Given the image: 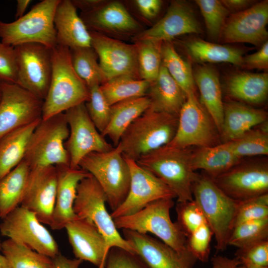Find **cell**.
I'll list each match as a JSON object with an SVG mask.
<instances>
[{
	"label": "cell",
	"mask_w": 268,
	"mask_h": 268,
	"mask_svg": "<svg viewBox=\"0 0 268 268\" xmlns=\"http://www.w3.org/2000/svg\"><path fill=\"white\" fill-rule=\"evenodd\" d=\"M174 204L172 198L157 200L140 210L115 218L114 221L118 229L154 234L194 265L197 260L188 250L186 236L177 222L171 219L170 212Z\"/></svg>",
	"instance_id": "1"
},
{
	"label": "cell",
	"mask_w": 268,
	"mask_h": 268,
	"mask_svg": "<svg viewBox=\"0 0 268 268\" xmlns=\"http://www.w3.org/2000/svg\"><path fill=\"white\" fill-rule=\"evenodd\" d=\"M52 61L50 86L43 101V120L64 113L89 98L88 86L72 67L70 49L57 45L52 49Z\"/></svg>",
	"instance_id": "2"
},
{
	"label": "cell",
	"mask_w": 268,
	"mask_h": 268,
	"mask_svg": "<svg viewBox=\"0 0 268 268\" xmlns=\"http://www.w3.org/2000/svg\"><path fill=\"white\" fill-rule=\"evenodd\" d=\"M192 150L164 145L139 158L136 161L164 184L175 194L177 202L194 200L192 187L199 174L191 166Z\"/></svg>",
	"instance_id": "3"
},
{
	"label": "cell",
	"mask_w": 268,
	"mask_h": 268,
	"mask_svg": "<svg viewBox=\"0 0 268 268\" xmlns=\"http://www.w3.org/2000/svg\"><path fill=\"white\" fill-rule=\"evenodd\" d=\"M178 123V116L148 108L129 126L117 146L124 157L136 161L170 142Z\"/></svg>",
	"instance_id": "4"
},
{
	"label": "cell",
	"mask_w": 268,
	"mask_h": 268,
	"mask_svg": "<svg viewBox=\"0 0 268 268\" xmlns=\"http://www.w3.org/2000/svg\"><path fill=\"white\" fill-rule=\"evenodd\" d=\"M192 194L214 236L216 251L225 250L240 201L226 195L205 173L199 174L193 185Z\"/></svg>",
	"instance_id": "5"
},
{
	"label": "cell",
	"mask_w": 268,
	"mask_h": 268,
	"mask_svg": "<svg viewBox=\"0 0 268 268\" xmlns=\"http://www.w3.org/2000/svg\"><path fill=\"white\" fill-rule=\"evenodd\" d=\"M60 0H42L14 21H0L1 43L13 47L34 43L54 48L57 41L54 17Z\"/></svg>",
	"instance_id": "6"
},
{
	"label": "cell",
	"mask_w": 268,
	"mask_h": 268,
	"mask_svg": "<svg viewBox=\"0 0 268 268\" xmlns=\"http://www.w3.org/2000/svg\"><path fill=\"white\" fill-rule=\"evenodd\" d=\"M78 166L98 182L112 211L123 202L129 191L131 174L128 163L117 146L108 151L87 154Z\"/></svg>",
	"instance_id": "7"
},
{
	"label": "cell",
	"mask_w": 268,
	"mask_h": 268,
	"mask_svg": "<svg viewBox=\"0 0 268 268\" xmlns=\"http://www.w3.org/2000/svg\"><path fill=\"white\" fill-rule=\"evenodd\" d=\"M69 128L64 113L41 119L29 140L23 160L31 169L69 165L65 142Z\"/></svg>",
	"instance_id": "8"
},
{
	"label": "cell",
	"mask_w": 268,
	"mask_h": 268,
	"mask_svg": "<svg viewBox=\"0 0 268 268\" xmlns=\"http://www.w3.org/2000/svg\"><path fill=\"white\" fill-rule=\"evenodd\" d=\"M106 203L105 194L93 176L90 174L80 181L73 204L75 215L87 218L95 224L105 240L106 255L113 247L134 253L132 248L119 232L106 208Z\"/></svg>",
	"instance_id": "9"
},
{
	"label": "cell",
	"mask_w": 268,
	"mask_h": 268,
	"mask_svg": "<svg viewBox=\"0 0 268 268\" xmlns=\"http://www.w3.org/2000/svg\"><path fill=\"white\" fill-rule=\"evenodd\" d=\"M218 130L196 93L187 95L178 115L175 135L168 144L178 148L207 147L220 144Z\"/></svg>",
	"instance_id": "10"
},
{
	"label": "cell",
	"mask_w": 268,
	"mask_h": 268,
	"mask_svg": "<svg viewBox=\"0 0 268 268\" xmlns=\"http://www.w3.org/2000/svg\"><path fill=\"white\" fill-rule=\"evenodd\" d=\"M0 224V232L13 241L51 258L59 252L58 245L35 214L20 205L8 213Z\"/></svg>",
	"instance_id": "11"
},
{
	"label": "cell",
	"mask_w": 268,
	"mask_h": 268,
	"mask_svg": "<svg viewBox=\"0 0 268 268\" xmlns=\"http://www.w3.org/2000/svg\"><path fill=\"white\" fill-rule=\"evenodd\" d=\"M18 85L44 101L52 72V49L39 43L14 47Z\"/></svg>",
	"instance_id": "12"
},
{
	"label": "cell",
	"mask_w": 268,
	"mask_h": 268,
	"mask_svg": "<svg viewBox=\"0 0 268 268\" xmlns=\"http://www.w3.org/2000/svg\"><path fill=\"white\" fill-rule=\"evenodd\" d=\"M64 114L69 128L65 146L69 155L70 167H79L81 159L90 153L106 152L114 147L94 126L85 103L68 109Z\"/></svg>",
	"instance_id": "13"
},
{
	"label": "cell",
	"mask_w": 268,
	"mask_h": 268,
	"mask_svg": "<svg viewBox=\"0 0 268 268\" xmlns=\"http://www.w3.org/2000/svg\"><path fill=\"white\" fill-rule=\"evenodd\" d=\"M0 139L8 133L42 119L43 100L16 84L1 82Z\"/></svg>",
	"instance_id": "14"
},
{
	"label": "cell",
	"mask_w": 268,
	"mask_h": 268,
	"mask_svg": "<svg viewBox=\"0 0 268 268\" xmlns=\"http://www.w3.org/2000/svg\"><path fill=\"white\" fill-rule=\"evenodd\" d=\"M212 179L226 195L238 201L268 194V165L266 162H239Z\"/></svg>",
	"instance_id": "15"
},
{
	"label": "cell",
	"mask_w": 268,
	"mask_h": 268,
	"mask_svg": "<svg viewBox=\"0 0 268 268\" xmlns=\"http://www.w3.org/2000/svg\"><path fill=\"white\" fill-rule=\"evenodd\" d=\"M124 158L130 171V188L123 202L110 213L113 219L133 214L156 200L176 198L173 192L155 176L136 161Z\"/></svg>",
	"instance_id": "16"
},
{
	"label": "cell",
	"mask_w": 268,
	"mask_h": 268,
	"mask_svg": "<svg viewBox=\"0 0 268 268\" xmlns=\"http://www.w3.org/2000/svg\"><path fill=\"white\" fill-rule=\"evenodd\" d=\"M91 47L97 53L99 64L107 80L120 76L140 79L135 45L89 31Z\"/></svg>",
	"instance_id": "17"
},
{
	"label": "cell",
	"mask_w": 268,
	"mask_h": 268,
	"mask_svg": "<svg viewBox=\"0 0 268 268\" xmlns=\"http://www.w3.org/2000/svg\"><path fill=\"white\" fill-rule=\"evenodd\" d=\"M268 1L265 0L231 14L226 20L220 38L225 43L262 45L268 36Z\"/></svg>",
	"instance_id": "18"
},
{
	"label": "cell",
	"mask_w": 268,
	"mask_h": 268,
	"mask_svg": "<svg viewBox=\"0 0 268 268\" xmlns=\"http://www.w3.org/2000/svg\"><path fill=\"white\" fill-rule=\"evenodd\" d=\"M55 166L31 169L20 205L36 215L42 224L51 225L56 194Z\"/></svg>",
	"instance_id": "19"
},
{
	"label": "cell",
	"mask_w": 268,
	"mask_h": 268,
	"mask_svg": "<svg viewBox=\"0 0 268 268\" xmlns=\"http://www.w3.org/2000/svg\"><path fill=\"white\" fill-rule=\"evenodd\" d=\"M80 17L89 31L111 38H133L143 30L125 6L119 1H108L91 12L80 13Z\"/></svg>",
	"instance_id": "20"
},
{
	"label": "cell",
	"mask_w": 268,
	"mask_h": 268,
	"mask_svg": "<svg viewBox=\"0 0 268 268\" xmlns=\"http://www.w3.org/2000/svg\"><path fill=\"white\" fill-rule=\"evenodd\" d=\"M201 25L190 4L186 1L170 2L164 16L150 28L143 30L133 38V41H171L175 37L187 34H200Z\"/></svg>",
	"instance_id": "21"
},
{
	"label": "cell",
	"mask_w": 268,
	"mask_h": 268,
	"mask_svg": "<svg viewBox=\"0 0 268 268\" xmlns=\"http://www.w3.org/2000/svg\"><path fill=\"white\" fill-rule=\"evenodd\" d=\"M65 229L76 259L89 262L98 268H105V240L91 221L76 216Z\"/></svg>",
	"instance_id": "22"
},
{
	"label": "cell",
	"mask_w": 268,
	"mask_h": 268,
	"mask_svg": "<svg viewBox=\"0 0 268 268\" xmlns=\"http://www.w3.org/2000/svg\"><path fill=\"white\" fill-rule=\"evenodd\" d=\"M123 237L149 268H192L194 266L161 240L148 234L122 230Z\"/></svg>",
	"instance_id": "23"
},
{
	"label": "cell",
	"mask_w": 268,
	"mask_h": 268,
	"mask_svg": "<svg viewBox=\"0 0 268 268\" xmlns=\"http://www.w3.org/2000/svg\"><path fill=\"white\" fill-rule=\"evenodd\" d=\"M55 167L57 174L56 201L50 227L53 230H60L64 229L66 224L76 217L73 204L77 187L80 181L90 174L79 167L71 168L66 165Z\"/></svg>",
	"instance_id": "24"
},
{
	"label": "cell",
	"mask_w": 268,
	"mask_h": 268,
	"mask_svg": "<svg viewBox=\"0 0 268 268\" xmlns=\"http://www.w3.org/2000/svg\"><path fill=\"white\" fill-rule=\"evenodd\" d=\"M54 24L57 45L69 49L91 47L89 30L71 0H60L55 12Z\"/></svg>",
	"instance_id": "25"
},
{
	"label": "cell",
	"mask_w": 268,
	"mask_h": 268,
	"mask_svg": "<svg viewBox=\"0 0 268 268\" xmlns=\"http://www.w3.org/2000/svg\"><path fill=\"white\" fill-rule=\"evenodd\" d=\"M267 112L241 102L224 103L223 118L220 131L223 142L236 139L266 122Z\"/></svg>",
	"instance_id": "26"
},
{
	"label": "cell",
	"mask_w": 268,
	"mask_h": 268,
	"mask_svg": "<svg viewBox=\"0 0 268 268\" xmlns=\"http://www.w3.org/2000/svg\"><path fill=\"white\" fill-rule=\"evenodd\" d=\"M149 108L178 116L187 95L162 64L156 79L150 83L146 93Z\"/></svg>",
	"instance_id": "27"
},
{
	"label": "cell",
	"mask_w": 268,
	"mask_h": 268,
	"mask_svg": "<svg viewBox=\"0 0 268 268\" xmlns=\"http://www.w3.org/2000/svg\"><path fill=\"white\" fill-rule=\"evenodd\" d=\"M242 159L234 152L228 142L216 145L198 147L192 151L191 166L194 171L202 170L211 178L230 169Z\"/></svg>",
	"instance_id": "28"
},
{
	"label": "cell",
	"mask_w": 268,
	"mask_h": 268,
	"mask_svg": "<svg viewBox=\"0 0 268 268\" xmlns=\"http://www.w3.org/2000/svg\"><path fill=\"white\" fill-rule=\"evenodd\" d=\"M193 75L200 92L201 102L212 119L220 134L224 103L218 75L213 68L201 66L196 69Z\"/></svg>",
	"instance_id": "29"
},
{
	"label": "cell",
	"mask_w": 268,
	"mask_h": 268,
	"mask_svg": "<svg viewBox=\"0 0 268 268\" xmlns=\"http://www.w3.org/2000/svg\"><path fill=\"white\" fill-rule=\"evenodd\" d=\"M150 106L149 98L145 95L125 100L111 106L109 123L101 134L108 136L114 147L129 126L142 115Z\"/></svg>",
	"instance_id": "30"
},
{
	"label": "cell",
	"mask_w": 268,
	"mask_h": 268,
	"mask_svg": "<svg viewBox=\"0 0 268 268\" xmlns=\"http://www.w3.org/2000/svg\"><path fill=\"white\" fill-rule=\"evenodd\" d=\"M226 90L231 98L251 104L263 103L268 94V74L239 72L227 80Z\"/></svg>",
	"instance_id": "31"
},
{
	"label": "cell",
	"mask_w": 268,
	"mask_h": 268,
	"mask_svg": "<svg viewBox=\"0 0 268 268\" xmlns=\"http://www.w3.org/2000/svg\"><path fill=\"white\" fill-rule=\"evenodd\" d=\"M183 46L187 55L196 62L228 63L242 66L244 53L242 49L209 42L199 38L185 41Z\"/></svg>",
	"instance_id": "32"
},
{
	"label": "cell",
	"mask_w": 268,
	"mask_h": 268,
	"mask_svg": "<svg viewBox=\"0 0 268 268\" xmlns=\"http://www.w3.org/2000/svg\"><path fill=\"white\" fill-rule=\"evenodd\" d=\"M41 120L16 129L0 139V179L23 159L30 137Z\"/></svg>",
	"instance_id": "33"
},
{
	"label": "cell",
	"mask_w": 268,
	"mask_h": 268,
	"mask_svg": "<svg viewBox=\"0 0 268 268\" xmlns=\"http://www.w3.org/2000/svg\"><path fill=\"white\" fill-rule=\"evenodd\" d=\"M31 168L23 159L0 179V217L20 205Z\"/></svg>",
	"instance_id": "34"
},
{
	"label": "cell",
	"mask_w": 268,
	"mask_h": 268,
	"mask_svg": "<svg viewBox=\"0 0 268 268\" xmlns=\"http://www.w3.org/2000/svg\"><path fill=\"white\" fill-rule=\"evenodd\" d=\"M161 57L162 65L187 95L196 93L191 65L178 54L171 41L162 42Z\"/></svg>",
	"instance_id": "35"
},
{
	"label": "cell",
	"mask_w": 268,
	"mask_h": 268,
	"mask_svg": "<svg viewBox=\"0 0 268 268\" xmlns=\"http://www.w3.org/2000/svg\"><path fill=\"white\" fill-rule=\"evenodd\" d=\"M149 85L150 82L146 80L123 75L107 80L100 88L112 106L125 100L146 95Z\"/></svg>",
	"instance_id": "36"
},
{
	"label": "cell",
	"mask_w": 268,
	"mask_h": 268,
	"mask_svg": "<svg viewBox=\"0 0 268 268\" xmlns=\"http://www.w3.org/2000/svg\"><path fill=\"white\" fill-rule=\"evenodd\" d=\"M70 53L75 71L88 88L101 85L107 80L98 62V55L91 47L71 49Z\"/></svg>",
	"instance_id": "37"
},
{
	"label": "cell",
	"mask_w": 268,
	"mask_h": 268,
	"mask_svg": "<svg viewBox=\"0 0 268 268\" xmlns=\"http://www.w3.org/2000/svg\"><path fill=\"white\" fill-rule=\"evenodd\" d=\"M1 251L11 268H52V258L10 239L1 242Z\"/></svg>",
	"instance_id": "38"
},
{
	"label": "cell",
	"mask_w": 268,
	"mask_h": 268,
	"mask_svg": "<svg viewBox=\"0 0 268 268\" xmlns=\"http://www.w3.org/2000/svg\"><path fill=\"white\" fill-rule=\"evenodd\" d=\"M134 42L140 78L150 83L156 79L162 65V42L147 40Z\"/></svg>",
	"instance_id": "39"
},
{
	"label": "cell",
	"mask_w": 268,
	"mask_h": 268,
	"mask_svg": "<svg viewBox=\"0 0 268 268\" xmlns=\"http://www.w3.org/2000/svg\"><path fill=\"white\" fill-rule=\"evenodd\" d=\"M258 129L253 128L239 138L228 141L239 158L268 154V130L266 122Z\"/></svg>",
	"instance_id": "40"
},
{
	"label": "cell",
	"mask_w": 268,
	"mask_h": 268,
	"mask_svg": "<svg viewBox=\"0 0 268 268\" xmlns=\"http://www.w3.org/2000/svg\"><path fill=\"white\" fill-rule=\"evenodd\" d=\"M268 240V218L248 221L234 227L228 245L238 248Z\"/></svg>",
	"instance_id": "41"
},
{
	"label": "cell",
	"mask_w": 268,
	"mask_h": 268,
	"mask_svg": "<svg viewBox=\"0 0 268 268\" xmlns=\"http://www.w3.org/2000/svg\"><path fill=\"white\" fill-rule=\"evenodd\" d=\"M203 17L208 35L219 38L230 11L218 0H196Z\"/></svg>",
	"instance_id": "42"
},
{
	"label": "cell",
	"mask_w": 268,
	"mask_h": 268,
	"mask_svg": "<svg viewBox=\"0 0 268 268\" xmlns=\"http://www.w3.org/2000/svg\"><path fill=\"white\" fill-rule=\"evenodd\" d=\"M89 88V98L85 103L88 114L94 126L101 134L108 126L111 117V106L105 97L100 85Z\"/></svg>",
	"instance_id": "43"
},
{
	"label": "cell",
	"mask_w": 268,
	"mask_h": 268,
	"mask_svg": "<svg viewBox=\"0 0 268 268\" xmlns=\"http://www.w3.org/2000/svg\"><path fill=\"white\" fill-rule=\"evenodd\" d=\"M176 211V222L186 238L201 226L207 223L203 212L194 200L177 202Z\"/></svg>",
	"instance_id": "44"
},
{
	"label": "cell",
	"mask_w": 268,
	"mask_h": 268,
	"mask_svg": "<svg viewBox=\"0 0 268 268\" xmlns=\"http://www.w3.org/2000/svg\"><path fill=\"white\" fill-rule=\"evenodd\" d=\"M267 218H268V194L240 201L233 228L244 222Z\"/></svg>",
	"instance_id": "45"
},
{
	"label": "cell",
	"mask_w": 268,
	"mask_h": 268,
	"mask_svg": "<svg viewBox=\"0 0 268 268\" xmlns=\"http://www.w3.org/2000/svg\"><path fill=\"white\" fill-rule=\"evenodd\" d=\"M212 236L211 229L206 223L187 237L188 250L197 260L203 263L208 261Z\"/></svg>",
	"instance_id": "46"
},
{
	"label": "cell",
	"mask_w": 268,
	"mask_h": 268,
	"mask_svg": "<svg viewBox=\"0 0 268 268\" xmlns=\"http://www.w3.org/2000/svg\"><path fill=\"white\" fill-rule=\"evenodd\" d=\"M105 268H149L134 253L118 247L112 248L108 253Z\"/></svg>",
	"instance_id": "47"
},
{
	"label": "cell",
	"mask_w": 268,
	"mask_h": 268,
	"mask_svg": "<svg viewBox=\"0 0 268 268\" xmlns=\"http://www.w3.org/2000/svg\"><path fill=\"white\" fill-rule=\"evenodd\" d=\"M16 54L14 47L0 44V82L17 83Z\"/></svg>",
	"instance_id": "48"
},
{
	"label": "cell",
	"mask_w": 268,
	"mask_h": 268,
	"mask_svg": "<svg viewBox=\"0 0 268 268\" xmlns=\"http://www.w3.org/2000/svg\"><path fill=\"white\" fill-rule=\"evenodd\" d=\"M235 256L240 262L247 261L256 265L268 267V240L238 248Z\"/></svg>",
	"instance_id": "49"
},
{
	"label": "cell",
	"mask_w": 268,
	"mask_h": 268,
	"mask_svg": "<svg viewBox=\"0 0 268 268\" xmlns=\"http://www.w3.org/2000/svg\"><path fill=\"white\" fill-rule=\"evenodd\" d=\"M242 67L248 69L268 68V42L266 41L256 52L243 57Z\"/></svg>",
	"instance_id": "50"
},
{
	"label": "cell",
	"mask_w": 268,
	"mask_h": 268,
	"mask_svg": "<svg viewBox=\"0 0 268 268\" xmlns=\"http://www.w3.org/2000/svg\"><path fill=\"white\" fill-rule=\"evenodd\" d=\"M141 15L147 19H152L159 14L162 4L160 0H135L134 1Z\"/></svg>",
	"instance_id": "51"
},
{
	"label": "cell",
	"mask_w": 268,
	"mask_h": 268,
	"mask_svg": "<svg viewBox=\"0 0 268 268\" xmlns=\"http://www.w3.org/2000/svg\"><path fill=\"white\" fill-rule=\"evenodd\" d=\"M52 268H78L82 261L68 258L59 253L52 258Z\"/></svg>",
	"instance_id": "52"
},
{
	"label": "cell",
	"mask_w": 268,
	"mask_h": 268,
	"mask_svg": "<svg viewBox=\"0 0 268 268\" xmlns=\"http://www.w3.org/2000/svg\"><path fill=\"white\" fill-rule=\"evenodd\" d=\"M71 1L76 9H80L81 13H87L95 10L107 1L105 0H72Z\"/></svg>",
	"instance_id": "53"
},
{
	"label": "cell",
	"mask_w": 268,
	"mask_h": 268,
	"mask_svg": "<svg viewBox=\"0 0 268 268\" xmlns=\"http://www.w3.org/2000/svg\"><path fill=\"white\" fill-rule=\"evenodd\" d=\"M211 262V268H235L241 265L240 261L235 257L230 259L221 256L212 257Z\"/></svg>",
	"instance_id": "54"
},
{
	"label": "cell",
	"mask_w": 268,
	"mask_h": 268,
	"mask_svg": "<svg viewBox=\"0 0 268 268\" xmlns=\"http://www.w3.org/2000/svg\"><path fill=\"white\" fill-rule=\"evenodd\" d=\"M222 3L230 12L234 13L244 10L250 6L254 3L253 0H222Z\"/></svg>",
	"instance_id": "55"
},
{
	"label": "cell",
	"mask_w": 268,
	"mask_h": 268,
	"mask_svg": "<svg viewBox=\"0 0 268 268\" xmlns=\"http://www.w3.org/2000/svg\"><path fill=\"white\" fill-rule=\"evenodd\" d=\"M30 0H18L16 2L15 17L16 19L22 16L31 2Z\"/></svg>",
	"instance_id": "56"
},
{
	"label": "cell",
	"mask_w": 268,
	"mask_h": 268,
	"mask_svg": "<svg viewBox=\"0 0 268 268\" xmlns=\"http://www.w3.org/2000/svg\"><path fill=\"white\" fill-rule=\"evenodd\" d=\"M0 268H11L5 257L1 254H0Z\"/></svg>",
	"instance_id": "57"
},
{
	"label": "cell",
	"mask_w": 268,
	"mask_h": 268,
	"mask_svg": "<svg viewBox=\"0 0 268 268\" xmlns=\"http://www.w3.org/2000/svg\"><path fill=\"white\" fill-rule=\"evenodd\" d=\"M241 263L245 267V268H268V267L256 265L247 261H242Z\"/></svg>",
	"instance_id": "58"
},
{
	"label": "cell",
	"mask_w": 268,
	"mask_h": 268,
	"mask_svg": "<svg viewBox=\"0 0 268 268\" xmlns=\"http://www.w3.org/2000/svg\"><path fill=\"white\" fill-rule=\"evenodd\" d=\"M2 95V85H1V82H0V102L1 99Z\"/></svg>",
	"instance_id": "59"
},
{
	"label": "cell",
	"mask_w": 268,
	"mask_h": 268,
	"mask_svg": "<svg viewBox=\"0 0 268 268\" xmlns=\"http://www.w3.org/2000/svg\"><path fill=\"white\" fill-rule=\"evenodd\" d=\"M235 268H245V267L243 265H240L236 267Z\"/></svg>",
	"instance_id": "60"
},
{
	"label": "cell",
	"mask_w": 268,
	"mask_h": 268,
	"mask_svg": "<svg viewBox=\"0 0 268 268\" xmlns=\"http://www.w3.org/2000/svg\"><path fill=\"white\" fill-rule=\"evenodd\" d=\"M1 242L0 241V251H1Z\"/></svg>",
	"instance_id": "61"
},
{
	"label": "cell",
	"mask_w": 268,
	"mask_h": 268,
	"mask_svg": "<svg viewBox=\"0 0 268 268\" xmlns=\"http://www.w3.org/2000/svg\"><path fill=\"white\" fill-rule=\"evenodd\" d=\"M0 43H1V42H0Z\"/></svg>",
	"instance_id": "62"
}]
</instances>
